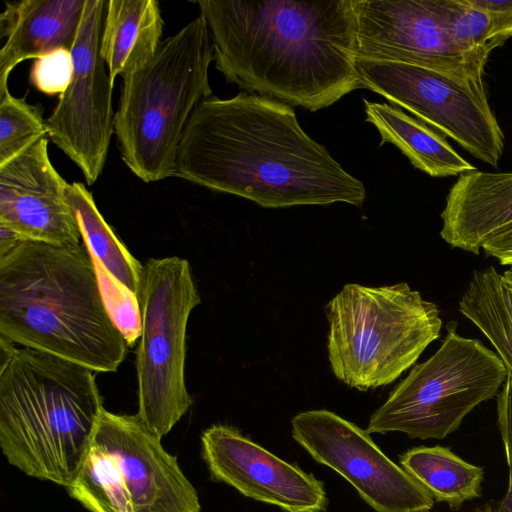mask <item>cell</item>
<instances>
[{
	"mask_svg": "<svg viewBox=\"0 0 512 512\" xmlns=\"http://www.w3.org/2000/svg\"><path fill=\"white\" fill-rule=\"evenodd\" d=\"M325 313L332 371L360 391L394 382L441 334L438 306L405 282L346 284Z\"/></svg>",
	"mask_w": 512,
	"mask_h": 512,
	"instance_id": "cell-6",
	"label": "cell"
},
{
	"mask_svg": "<svg viewBox=\"0 0 512 512\" xmlns=\"http://www.w3.org/2000/svg\"><path fill=\"white\" fill-rule=\"evenodd\" d=\"M504 276L512 282V267L503 272Z\"/></svg>",
	"mask_w": 512,
	"mask_h": 512,
	"instance_id": "cell-30",
	"label": "cell"
},
{
	"mask_svg": "<svg viewBox=\"0 0 512 512\" xmlns=\"http://www.w3.org/2000/svg\"><path fill=\"white\" fill-rule=\"evenodd\" d=\"M441 219L447 244L479 254L488 239L512 225V172L474 169L458 175Z\"/></svg>",
	"mask_w": 512,
	"mask_h": 512,
	"instance_id": "cell-17",
	"label": "cell"
},
{
	"mask_svg": "<svg viewBox=\"0 0 512 512\" xmlns=\"http://www.w3.org/2000/svg\"><path fill=\"white\" fill-rule=\"evenodd\" d=\"M0 336L96 373L117 371L130 347L84 242L23 239L0 255Z\"/></svg>",
	"mask_w": 512,
	"mask_h": 512,
	"instance_id": "cell-3",
	"label": "cell"
},
{
	"mask_svg": "<svg viewBox=\"0 0 512 512\" xmlns=\"http://www.w3.org/2000/svg\"><path fill=\"white\" fill-rule=\"evenodd\" d=\"M163 25L155 0L106 1L100 55L112 81L124 79L155 55Z\"/></svg>",
	"mask_w": 512,
	"mask_h": 512,
	"instance_id": "cell-19",
	"label": "cell"
},
{
	"mask_svg": "<svg viewBox=\"0 0 512 512\" xmlns=\"http://www.w3.org/2000/svg\"><path fill=\"white\" fill-rule=\"evenodd\" d=\"M213 60L209 31L199 15L123 79L114 133L122 160L142 181L174 176L185 128L197 106L211 97Z\"/></svg>",
	"mask_w": 512,
	"mask_h": 512,
	"instance_id": "cell-5",
	"label": "cell"
},
{
	"mask_svg": "<svg viewBox=\"0 0 512 512\" xmlns=\"http://www.w3.org/2000/svg\"><path fill=\"white\" fill-rule=\"evenodd\" d=\"M103 409L95 371L0 336V447L11 465L67 489Z\"/></svg>",
	"mask_w": 512,
	"mask_h": 512,
	"instance_id": "cell-4",
	"label": "cell"
},
{
	"mask_svg": "<svg viewBox=\"0 0 512 512\" xmlns=\"http://www.w3.org/2000/svg\"><path fill=\"white\" fill-rule=\"evenodd\" d=\"M399 461L434 501L445 502L454 510L482 495L483 467L465 461L448 447H414Z\"/></svg>",
	"mask_w": 512,
	"mask_h": 512,
	"instance_id": "cell-21",
	"label": "cell"
},
{
	"mask_svg": "<svg viewBox=\"0 0 512 512\" xmlns=\"http://www.w3.org/2000/svg\"><path fill=\"white\" fill-rule=\"evenodd\" d=\"M86 0H21L5 2L0 15V94L20 62L53 50H71L83 17Z\"/></svg>",
	"mask_w": 512,
	"mask_h": 512,
	"instance_id": "cell-18",
	"label": "cell"
},
{
	"mask_svg": "<svg viewBox=\"0 0 512 512\" xmlns=\"http://www.w3.org/2000/svg\"><path fill=\"white\" fill-rule=\"evenodd\" d=\"M453 45L462 53L487 59L498 47L489 14L470 0H431Z\"/></svg>",
	"mask_w": 512,
	"mask_h": 512,
	"instance_id": "cell-23",
	"label": "cell"
},
{
	"mask_svg": "<svg viewBox=\"0 0 512 512\" xmlns=\"http://www.w3.org/2000/svg\"><path fill=\"white\" fill-rule=\"evenodd\" d=\"M69 495L90 512H200L198 494L137 415L102 410Z\"/></svg>",
	"mask_w": 512,
	"mask_h": 512,
	"instance_id": "cell-7",
	"label": "cell"
},
{
	"mask_svg": "<svg viewBox=\"0 0 512 512\" xmlns=\"http://www.w3.org/2000/svg\"><path fill=\"white\" fill-rule=\"evenodd\" d=\"M45 136L46 123L38 106L14 97L9 90L0 94V166Z\"/></svg>",
	"mask_w": 512,
	"mask_h": 512,
	"instance_id": "cell-24",
	"label": "cell"
},
{
	"mask_svg": "<svg viewBox=\"0 0 512 512\" xmlns=\"http://www.w3.org/2000/svg\"><path fill=\"white\" fill-rule=\"evenodd\" d=\"M67 185L50 161L47 136L40 138L0 166V222L25 239L83 242L65 199Z\"/></svg>",
	"mask_w": 512,
	"mask_h": 512,
	"instance_id": "cell-15",
	"label": "cell"
},
{
	"mask_svg": "<svg viewBox=\"0 0 512 512\" xmlns=\"http://www.w3.org/2000/svg\"><path fill=\"white\" fill-rule=\"evenodd\" d=\"M65 199L92 257L107 310L132 346L141 333L144 266L105 221L84 184L68 183Z\"/></svg>",
	"mask_w": 512,
	"mask_h": 512,
	"instance_id": "cell-16",
	"label": "cell"
},
{
	"mask_svg": "<svg viewBox=\"0 0 512 512\" xmlns=\"http://www.w3.org/2000/svg\"><path fill=\"white\" fill-rule=\"evenodd\" d=\"M72 75L71 50L60 48L35 60L30 71V82L45 94H62L68 88Z\"/></svg>",
	"mask_w": 512,
	"mask_h": 512,
	"instance_id": "cell-25",
	"label": "cell"
},
{
	"mask_svg": "<svg viewBox=\"0 0 512 512\" xmlns=\"http://www.w3.org/2000/svg\"><path fill=\"white\" fill-rule=\"evenodd\" d=\"M420 512H429V511H420Z\"/></svg>",
	"mask_w": 512,
	"mask_h": 512,
	"instance_id": "cell-32",
	"label": "cell"
},
{
	"mask_svg": "<svg viewBox=\"0 0 512 512\" xmlns=\"http://www.w3.org/2000/svg\"><path fill=\"white\" fill-rule=\"evenodd\" d=\"M215 67L244 92L311 112L363 88L354 0H200Z\"/></svg>",
	"mask_w": 512,
	"mask_h": 512,
	"instance_id": "cell-2",
	"label": "cell"
},
{
	"mask_svg": "<svg viewBox=\"0 0 512 512\" xmlns=\"http://www.w3.org/2000/svg\"><path fill=\"white\" fill-rule=\"evenodd\" d=\"M366 121L379 132L380 145L391 143L411 164L431 177L460 175L476 169L439 134L421 120L387 103L363 100Z\"/></svg>",
	"mask_w": 512,
	"mask_h": 512,
	"instance_id": "cell-20",
	"label": "cell"
},
{
	"mask_svg": "<svg viewBox=\"0 0 512 512\" xmlns=\"http://www.w3.org/2000/svg\"><path fill=\"white\" fill-rule=\"evenodd\" d=\"M105 9L106 1H85L71 48V82L45 120L48 138L77 165L88 185L100 176L114 133V81L100 55Z\"/></svg>",
	"mask_w": 512,
	"mask_h": 512,
	"instance_id": "cell-11",
	"label": "cell"
},
{
	"mask_svg": "<svg viewBox=\"0 0 512 512\" xmlns=\"http://www.w3.org/2000/svg\"><path fill=\"white\" fill-rule=\"evenodd\" d=\"M471 3L486 11L492 21V40L501 46L505 35L512 30V0H470Z\"/></svg>",
	"mask_w": 512,
	"mask_h": 512,
	"instance_id": "cell-27",
	"label": "cell"
},
{
	"mask_svg": "<svg viewBox=\"0 0 512 512\" xmlns=\"http://www.w3.org/2000/svg\"><path fill=\"white\" fill-rule=\"evenodd\" d=\"M497 423L508 466V487L497 501L487 502L476 512H512V375L507 377L496 396Z\"/></svg>",
	"mask_w": 512,
	"mask_h": 512,
	"instance_id": "cell-26",
	"label": "cell"
},
{
	"mask_svg": "<svg viewBox=\"0 0 512 512\" xmlns=\"http://www.w3.org/2000/svg\"><path fill=\"white\" fill-rule=\"evenodd\" d=\"M23 239L25 238L16 230L0 222V255L17 246Z\"/></svg>",
	"mask_w": 512,
	"mask_h": 512,
	"instance_id": "cell-29",
	"label": "cell"
},
{
	"mask_svg": "<svg viewBox=\"0 0 512 512\" xmlns=\"http://www.w3.org/2000/svg\"><path fill=\"white\" fill-rule=\"evenodd\" d=\"M357 58L417 65L483 80L487 59L460 52L431 0H354Z\"/></svg>",
	"mask_w": 512,
	"mask_h": 512,
	"instance_id": "cell-13",
	"label": "cell"
},
{
	"mask_svg": "<svg viewBox=\"0 0 512 512\" xmlns=\"http://www.w3.org/2000/svg\"><path fill=\"white\" fill-rule=\"evenodd\" d=\"M200 302L188 260L171 256L146 262L139 300L136 415L160 439L193 404L185 383L186 330Z\"/></svg>",
	"mask_w": 512,
	"mask_h": 512,
	"instance_id": "cell-9",
	"label": "cell"
},
{
	"mask_svg": "<svg viewBox=\"0 0 512 512\" xmlns=\"http://www.w3.org/2000/svg\"><path fill=\"white\" fill-rule=\"evenodd\" d=\"M202 457L213 480L232 486L246 497L286 512H323V483L242 435L217 424L202 436Z\"/></svg>",
	"mask_w": 512,
	"mask_h": 512,
	"instance_id": "cell-14",
	"label": "cell"
},
{
	"mask_svg": "<svg viewBox=\"0 0 512 512\" xmlns=\"http://www.w3.org/2000/svg\"><path fill=\"white\" fill-rule=\"evenodd\" d=\"M438 350L415 364L371 415L367 432H402L410 438L443 439L479 404L497 396L508 371L480 340L446 324Z\"/></svg>",
	"mask_w": 512,
	"mask_h": 512,
	"instance_id": "cell-8",
	"label": "cell"
},
{
	"mask_svg": "<svg viewBox=\"0 0 512 512\" xmlns=\"http://www.w3.org/2000/svg\"><path fill=\"white\" fill-rule=\"evenodd\" d=\"M482 250L501 265L512 267V225L488 239Z\"/></svg>",
	"mask_w": 512,
	"mask_h": 512,
	"instance_id": "cell-28",
	"label": "cell"
},
{
	"mask_svg": "<svg viewBox=\"0 0 512 512\" xmlns=\"http://www.w3.org/2000/svg\"><path fill=\"white\" fill-rule=\"evenodd\" d=\"M356 65L363 88L411 112L478 160L498 166L505 138L483 80L388 60L357 58Z\"/></svg>",
	"mask_w": 512,
	"mask_h": 512,
	"instance_id": "cell-10",
	"label": "cell"
},
{
	"mask_svg": "<svg viewBox=\"0 0 512 512\" xmlns=\"http://www.w3.org/2000/svg\"><path fill=\"white\" fill-rule=\"evenodd\" d=\"M174 176L233 194L264 208L362 207L366 189L300 126L280 101L240 92L208 97L193 112L180 142Z\"/></svg>",
	"mask_w": 512,
	"mask_h": 512,
	"instance_id": "cell-1",
	"label": "cell"
},
{
	"mask_svg": "<svg viewBox=\"0 0 512 512\" xmlns=\"http://www.w3.org/2000/svg\"><path fill=\"white\" fill-rule=\"evenodd\" d=\"M458 309L490 341L512 375V282L494 266L475 270Z\"/></svg>",
	"mask_w": 512,
	"mask_h": 512,
	"instance_id": "cell-22",
	"label": "cell"
},
{
	"mask_svg": "<svg viewBox=\"0 0 512 512\" xmlns=\"http://www.w3.org/2000/svg\"><path fill=\"white\" fill-rule=\"evenodd\" d=\"M291 425L294 440L344 477L376 512L433 508V497L380 450L367 430L325 409L301 412Z\"/></svg>",
	"mask_w": 512,
	"mask_h": 512,
	"instance_id": "cell-12",
	"label": "cell"
},
{
	"mask_svg": "<svg viewBox=\"0 0 512 512\" xmlns=\"http://www.w3.org/2000/svg\"><path fill=\"white\" fill-rule=\"evenodd\" d=\"M510 37H512V30L505 35V40H507Z\"/></svg>",
	"mask_w": 512,
	"mask_h": 512,
	"instance_id": "cell-31",
	"label": "cell"
}]
</instances>
